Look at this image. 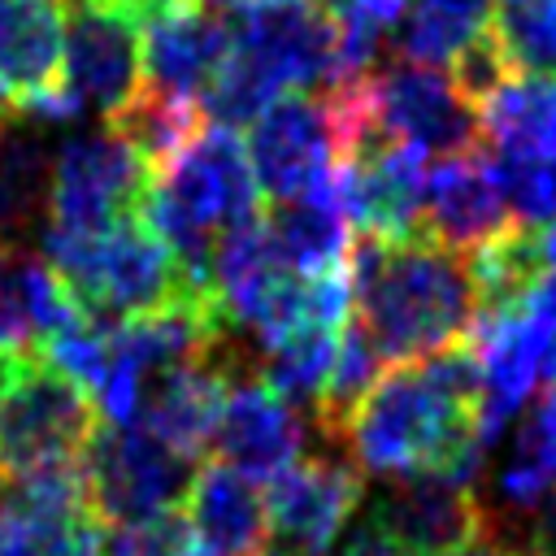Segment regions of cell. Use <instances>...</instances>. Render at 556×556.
<instances>
[{
  "instance_id": "1",
  "label": "cell",
  "mask_w": 556,
  "mask_h": 556,
  "mask_svg": "<svg viewBox=\"0 0 556 556\" xmlns=\"http://www.w3.org/2000/svg\"><path fill=\"white\" fill-rule=\"evenodd\" d=\"M352 304L361 330L387 365H413L447 343H460L478 317L469 256L443 248L426 230L404 239L356 235L348 248Z\"/></svg>"
},
{
  "instance_id": "2",
  "label": "cell",
  "mask_w": 556,
  "mask_h": 556,
  "mask_svg": "<svg viewBox=\"0 0 556 556\" xmlns=\"http://www.w3.org/2000/svg\"><path fill=\"white\" fill-rule=\"evenodd\" d=\"M361 469L382 478L439 473L473 486L482 473L486 439L473 413L452 408L417 365H387L343 426Z\"/></svg>"
},
{
  "instance_id": "3",
  "label": "cell",
  "mask_w": 556,
  "mask_h": 556,
  "mask_svg": "<svg viewBox=\"0 0 556 556\" xmlns=\"http://www.w3.org/2000/svg\"><path fill=\"white\" fill-rule=\"evenodd\" d=\"M261 208L265 200L256 191L239 135L204 122L191 135V143L152 174L139 213L156 230V239L174 252L187 282L200 291H213L208 261H213L217 235Z\"/></svg>"
},
{
  "instance_id": "4",
  "label": "cell",
  "mask_w": 556,
  "mask_h": 556,
  "mask_svg": "<svg viewBox=\"0 0 556 556\" xmlns=\"http://www.w3.org/2000/svg\"><path fill=\"white\" fill-rule=\"evenodd\" d=\"M96 430V400L48 361L26 356L9 391L0 395V478L83 460Z\"/></svg>"
},
{
  "instance_id": "5",
  "label": "cell",
  "mask_w": 556,
  "mask_h": 556,
  "mask_svg": "<svg viewBox=\"0 0 556 556\" xmlns=\"http://www.w3.org/2000/svg\"><path fill=\"white\" fill-rule=\"evenodd\" d=\"M191 473H195V460L174 452L143 421H130V426L100 421V430L83 452L87 504L109 530H122V526L148 521L161 508H174Z\"/></svg>"
},
{
  "instance_id": "6",
  "label": "cell",
  "mask_w": 556,
  "mask_h": 556,
  "mask_svg": "<svg viewBox=\"0 0 556 556\" xmlns=\"http://www.w3.org/2000/svg\"><path fill=\"white\" fill-rule=\"evenodd\" d=\"M230 56L274 100L287 91H326L343 78L339 26L321 0H265L239 13Z\"/></svg>"
},
{
  "instance_id": "7",
  "label": "cell",
  "mask_w": 556,
  "mask_h": 556,
  "mask_svg": "<svg viewBox=\"0 0 556 556\" xmlns=\"http://www.w3.org/2000/svg\"><path fill=\"white\" fill-rule=\"evenodd\" d=\"M152 169L113 135H74L48 161L43 217L52 230L100 235L143 208Z\"/></svg>"
},
{
  "instance_id": "8",
  "label": "cell",
  "mask_w": 556,
  "mask_h": 556,
  "mask_svg": "<svg viewBox=\"0 0 556 556\" xmlns=\"http://www.w3.org/2000/svg\"><path fill=\"white\" fill-rule=\"evenodd\" d=\"M369 109L382 139L421 156H460L482 143L478 104L439 65L400 56L378 74L369 70Z\"/></svg>"
},
{
  "instance_id": "9",
  "label": "cell",
  "mask_w": 556,
  "mask_h": 556,
  "mask_svg": "<svg viewBox=\"0 0 556 556\" xmlns=\"http://www.w3.org/2000/svg\"><path fill=\"white\" fill-rule=\"evenodd\" d=\"M61 96L78 113H117L143 87L139 22L113 0H70L65 9V52H61Z\"/></svg>"
},
{
  "instance_id": "10",
  "label": "cell",
  "mask_w": 556,
  "mask_h": 556,
  "mask_svg": "<svg viewBox=\"0 0 556 556\" xmlns=\"http://www.w3.org/2000/svg\"><path fill=\"white\" fill-rule=\"evenodd\" d=\"M361 495H365V482L356 465L334 456L291 460L282 473L269 478V491H265L269 534L291 556H330V547L356 517Z\"/></svg>"
},
{
  "instance_id": "11",
  "label": "cell",
  "mask_w": 556,
  "mask_h": 556,
  "mask_svg": "<svg viewBox=\"0 0 556 556\" xmlns=\"http://www.w3.org/2000/svg\"><path fill=\"white\" fill-rule=\"evenodd\" d=\"M248 135V165L256 178V191L265 204L291 200L313 191L334 169V135L326 122L321 96L287 91L274 104H265Z\"/></svg>"
},
{
  "instance_id": "12",
  "label": "cell",
  "mask_w": 556,
  "mask_h": 556,
  "mask_svg": "<svg viewBox=\"0 0 556 556\" xmlns=\"http://www.w3.org/2000/svg\"><path fill=\"white\" fill-rule=\"evenodd\" d=\"M230 43L235 26L222 13L204 9L200 0H178L139 22L143 87L200 104V96L230 56Z\"/></svg>"
},
{
  "instance_id": "13",
  "label": "cell",
  "mask_w": 556,
  "mask_h": 556,
  "mask_svg": "<svg viewBox=\"0 0 556 556\" xmlns=\"http://www.w3.org/2000/svg\"><path fill=\"white\" fill-rule=\"evenodd\" d=\"M304 434H308V426H304L300 408H291L256 374H248L226 387L208 452H213V460L230 465L235 473H243L252 482H269L291 460H300V452L308 443Z\"/></svg>"
},
{
  "instance_id": "14",
  "label": "cell",
  "mask_w": 556,
  "mask_h": 556,
  "mask_svg": "<svg viewBox=\"0 0 556 556\" xmlns=\"http://www.w3.org/2000/svg\"><path fill=\"white\" fill-rule=\"evenodd\" d=\"M421 191H426V156L374 139L361 152L334 161V195L348 222L365 235L404 239L421 230Z\"/></svg>"
},
{
  "instance_id": "15",
  "label": "cell",
  "mask_w": 556,
  "mask_h": 556,
  "mask_svg": "<svg viewBox=\"0 0 556 556\" xmlns=\"http://www.w3.org/2000/svg\"><path fill=\"white\" fill-rule=\"evenodd\" d=\"M513 226V213L500 195L486 152L469 148L460 156H443L426 174L421 191V230L456 252H478L495 235Z\"/></svg>"
},
{
  "instance_id": "16",
  "label": "cell",
  "mask_w": 556,
  "mask_h": 556,
  "mask_svg": "<svg viewBox=\"0 0 556 556\" xmlns=\"http://www.w3.org/2000/svg\"><path fill=\"white\" fill-rule=\"evenodd\" d=\"M374 508L408 556H447L486 530L482 495L439 473L400 478V486L382 495Z\"/></svg>"
},
{
  "instance_id": "17",
  "label": "cell",
  "mask_w": 556,
  "mask_h": 556,
  "mask_svg": "<svg viewBox=\"0 0 556 556\" xmlns=\"http://www.w3.org/2000/svg\"><path fill=\"white\" fill-rule=\"evenodd\" d=\"M61 0H0V117H22L61 83Z\"/></svg>"
},
{
  "instance_id": "18",
  "label": "cell",
  "mask_w": 556,
  "mask_h": 556,
  "mask_svg": "<svg viewBox=\"0 0 556 556\" xmlns=\"http://www.w3.org/2000/svg\"><path fill=\"white\" fill-rule=\"evenodd\" d=\"M178 508L195 534L200 556H252L269 539L265 491L222 460L195 465Z\"/></svg>"
},
{
  "instance_id": "19",
  "label": "cell",
  "mask_w": 556,
  "mask_h": 556,
  "mask_svg": "<svg viewBox=\"0 0 556 556\" xmlns=\"http://www.w3.org/2000/svg\"><path fill=\"white\" fill-rule=\"evenodd\" d=\"M226 374L204 356V361H187L174 365L165 374H156L143 391V408L139 421L165 439L174 452L200 460V452H208L213 426H217V408L226 395Z\"/></svg>"
},
{
  "instance_id": "20",
  "label": "cell",
  "mask_w": 556,
  "mask_h": 556,
  "mask_svg": "<svg viewBox=\"0 0 556 556\" xmlns=\"http://www.w3.org/2000/svg\"><path fill=\"white\" fill-rule=\"evenodd\" d=\"M265 230L278 261L295 274H321V269L348 265L352 222L334 195V169L313 191L265 204Z\"/></svg>"
},
{
  "instance_id": "21",
  "label": "cell",
  "mask_w": 556,
  "mask_h": 556,
  "mask_svg": "<svg viewBox=\"0 0 556 556\" xmlns=\"http://www.w3.org/2000/svg\"><path fill=\"white\" fill-rule=\"evenodd\" d=\"M478 122L495 156L556 161V74H504L478 104Z\"/></svg>"
},
{
  "instance_id": "22",
  "label": "cell",
  "mask_w": 556,
  "mask_h": 556,
  "mask_svg": "<svg viewBox=\"0 0 556 556\" xmlns=\"http://www.w3.org/2000/svg\"><path fill=\"white\" fill-rule=\"evenodd\" d=\"M200 126H204L200 104L174 100V96H161V91H148V87H139L117 113L104 117V130H113L152 174L161 165H169L191 143V135Z\"/></svg>"
},
{
  "instance_id": "23",
  "label": "cell",
  "mask_w": 556,
  "mask_h": 556,
  "mask_svg": "<svg viewBox=\"0 0 556 556\" xmlns=\"http://www.w3.org/2000/svg\"><path fill=\"white\" fill-rule=\"evenodd\" d=\"M486 26H491V0H417L395 26V43L400 56L443 70Z\"/></svg>"
},
{
  "instance_id": "24",
  "label": "cell",
  "mask_w": 556,
  "mask_h": 556,
  "mask_svg": "<svg viewBox=\"0 0 556 556\" xmlns=\"http://www.w3.org/2000/svg\"><path fill=\"white\" fill-rule=\"evenodd\" d=\"M48 195V156L35 130L22 117L0 122V239L17 243V235L43 213Z\"/></svg>"
},
{
  "instance_id": "25",
  "label": "cell",
  "mask_w": 556,
  "mask_h": 556,
  "mask_svg": "<svg viewBox=\"0 0 556 556\" xmlns=\"http://www.w3.org/2000/svg\"><path fill=\"white\" fill-rule=\"evenodd\" d=\"M343 330V326H339ZM339 330H326V326H300L274 343L261 348V369L256 378L282 395L291 408H308L317 404L321 395V382L330 374V361H334V348H339Z\"/></svg>"
},
{
  "instance_id": "26",
  "label": "cell",
  "mask_w": 556,
  "mask_h": 556,
  "mask_svg": "<svg viewBox=\"0 0 556 556\" xmlns=\"http://www.w3.org/2000/svg\"><path fill=\"white\" fill-rule=\"evenodd\" d=\"M382 369H387V361L378 356V348L369 343V334L348 321L339 330V348H334L330 374H326L321 395L313 404V426H317L321 439H330V443L343 439L348 417L356 413V404L365 400V391L382 378Z\"/></svg>"
},
{
  "instance_id": "27",
  "label": "cell",
  "mask_w": 556,
  "mask_h": 556,
  "mask_svg": "<svg viewBox=\"0 0 556 556\" xmlns=\"http://www.w3.org/2000/svg\"><path fill=\"white\" fill-rule=\"evenodd\" d=\"M109 526L83 508L65 517L0 508V556H100Z\"/></svg>"
},
{
  "instance_id": "28",
  "label": "cell",
  "mask_w": 556,
  "mask_h": 556,
  "mask_svg": "<svg viewBox=\"0 0 556 556\" xmlns=\"http://www.w3.org/2000/svg\"><path fill=\"white\" fill-rule=\"evenodd\" d=\"M491 39L500 43L508 70L556 74V0H500Z\"/></svg>"
},
{
  "instance_id": "29",
  "label": "cell",
  "mask_w": 556,
  "mask_h": 556,
  "mask_svg": "<svg viewBox=\"0 0 556 556\" xmlns=\"http://www.w3.org/2000/svg\"><path fill=\"white\" fill-rule=\"evenodd\" d=\"M339 556H408V552L391 534V526L378 517V508H365L356 521H348V534H343V552Z\"/></svg>"
},
{
  "instance_id": "30",
  "label": "cell",
  "mask_w": 556,
  "mask_h": 556,
  "mask_svg": "<svg viewBox=\"0 0 556 556\" xmlns=\"http://www.w3.org/2000/svg\"><path fill=\"white\" fill-rule=\"evenodd\" d=\"M447 556H513V552H508L491 530H482L478 539H469L465 547H456V552H447Z\"/></svg>"
},
{
  "instance_id": "31",
  "label": "cell",
  "mask_w": 556,
  "mask_h": 556,
  "mask_svg": "<svg viewBox=\"0 0 556 556\" xmlns=\"http://www.w3.org/2000/svg\"><path fill=\"white\" fill-rule=\"evenodd\" d=\"M534 413H539V421H543V430H547V439H552V452H556V387H543Z\"/></svg>"
},
{
  "instance_id": "32",
  "label": "cell",
  "mask_w": 556,
  "mask_h": 556,
  "mask_svg": "<svg viewBox=\"0 0 556 556\" xmlns=\"http://www.w3.org/2000/svg\"><path fill=\"white\" fill-rule=\"evenodd\" d=\"M117 9H126L135 22H143V17H152V13H161V9H169V4H178V0H113Z\"/></svg>"
},
{
  "instance_id": "33",
  "label": "cell",
  "mask_w": 556,
  "mask_h": 556,
  "mask_svg": "<svg viewBox=\"0 0 556 556\" xmlns=\"http://www.w3.org/2000/svg\"><path fill=\"white\" fill-rule=\"evenodd\" d=\"M204 9H213V13H230V17H239V13H248V9H256V4H265V0H200Z\"/></svg>"
},
{
  "instance_id": "34",
  "label": "cell",
  "mask_w": 556,
  "mask_h": 556,
  "mask_svg": "<svg viewBox=\"0 0 556 556\" xmlns=\"http://www.w3.org/2000/svg\"><path fill=\"white\" fill-rule=\"evenodd\" d=\"M22 361H26V356H17V352H4V348H0V395H4V391H9V382L17 378Z\"/></svg>"
},
{
  "instance_id": "35",
  "label": "cell",
  "mask_w": 556,
  "mask_h": 556,
  "mask_svg": "<svg viewBox=\"0 0 556 556\" xmlns=\"http://www.w3.org/2000/svg\"><path fill=\"white\" fill-rule=\"evenodd\" d=\"M252 556H291V552H282V547H256Z\"/></svg>"
},
{
  "instance_id": "36",
  "label": "cell",
  "mask_w": 556,
  "mask_h": 556,
  "mask_svg": "<svg viewBox=\"0 0 556 556\" xmlns=\"http://www.w3.org/2000/svg\"><path fill=\"white\" fill-rule=\"evenodd\" d=\"M0 248H4V239H0Z\"/></svg>"
},
{
  "instance_id": "37",
  "label": "cell",
  "mask_w": 556,
  "mask_h": 556,
  "mask_svg": "<svg viewBox=\"0 0 556 556\" xmlns=\"http://www.w3.org/2000/svg\"><path fill=\"white\" fill-rule=\"evenodd\" d=\"M0 122H4V117H0Z\"/></svg>"
},
{
  "instance_id": "38",
  "label": "cell",
  "mask_w": 556,
  "mask_h": 556,
  "mask_svg": "<svg viewBox=\"0 0 556 556\" xmlns=\"http://www.w3.org/2000/svg\"><path fill=\"white\" fill-rule=\"evenodd\" d=\"M65 4H70V0H65Z\"/></svg>"
}]
</instances>
